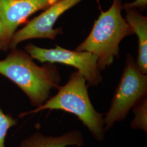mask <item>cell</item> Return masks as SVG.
I'll return each instance as SVG.
<instances>
[{
	"label": "cell",
	"mask_w": 147,
	"mask_h": 147,
	"mask_svg": "<svg viewBox=\"0 0 147 147\" xmlns=\"http://www.w3.org/2000/svg\"><path fill=\"white\" fill-rule=\"evenodd\" d=\"M0 74L17 85L36 108L49 99L51 90L57 88L61 81L54 64L46 63L39 67L26 52L17 48L0 60Z\"/></svg>",
	"instance_id": "obj_1"
},
{
	"label": "cell",
	"mask_w": 147,
	"mask_h": 147,
	"mask_svg": "<svg viewBox=\"0 0 147 147\" xmlns=\"http://www.w3.org/2000/svg\"><path fill=\"white\" fill-rule=\"evenodd\" d=\"M122 0H113L106 11L101 9L89 35L75 50L92 53L98 57L100 70L110 67L119 55V44L134 32L121 16Z\"/></svg>",
	"instance_id": "obj_2"
},
{
	"label": "cell",
	"mask_w": 147,
	"mask_h": 147,
	"mask_svg": "<svg viewBox=\"0 0 147 147\" xmlns=\"http://www.w3.org/2000/svg\"><path fill=\"white\" fill-rule=\"evenodd\" d=\"M57 88V93L42 105L30 112L22 113L20 116L45 110H62L78 117L96 140L102 141L106 131L103 115L95 110L90 101L84 76L78 71H75L66 84Z\"/></svg>",
	"instance_id": "obj_3"
},
{
	"label": "cell",
	"mask_w": 147,
	"mask_h": 147,
	"mask_svg": "<svg viewBox=\"0 0 147 147\" xmlns=\"http://www.w3.org/2000/svg\"><path fill=\"white\" fill-rule=\"evenodd\" d=\"M125 65L109 110L104 118L105 130L124 120L132 108L147 98V74L142 73L133 56L127 54Z\"/></svg>",
	"instance_id": "obj_4"
},
{
	"label": "cell",
	"mask_w": 147,
	"mask_h": 147,
	"mask_svg": "<svg viewBox=\"0 0 147 147\" xmlns=\"http://www.w3.org/2000/svg\"><path fill=\"white\" fill-rule=\"evenodd\" d=\"M25 49L32 58L42 63H61L76 68L91 86H97L102 81L98 57L92 53L69 50L59 45L45 49L31 43L27 44Z\"/></svg>",
	"instance_id": "obj_5"
},
{
	"label": "cell",
	"mask_w": 147,
	"mask_h": 147,
	"mask_svg": "<svg viewBox=\"0 0 147 147\" xmlns=\"http://www.w3.org/2000/svg\"><path fill=\"white\" fill-rule=\"evenodd\" d=\"M82 0H59L27 23L26 26L16 32L11 38L8 49L16 48L25 40L31 39H55L63 33L62 28H55V22L64 12L78 4Z\"/></svg>",
	"instance_id": "obj_6"
},
{
	"label": "cell",
	"mask_w": 147,
	"mask_h": 147,
	"mask_svg": "<svg viewBox=\"0 0 147 147\" xmlns=\"http://www.w3.org/2000/svg\"><path fill=\"white\" fill-rule=\"evenodd\" d=\"M59 0H0V15L4 31L0 38V51H7L17 28L38 11L45 10Z\"/></svg>",
	"instance_id": "obj_7"
},
{
	"label": "cell",
	"mask_w": 147,
	"mask_h": 147,
	"mask_svg": "<svg viewBox=\"0 0 147 147\" xmlns=\"http://www.w3.org/2000/svg\"><path fill=\"white\" fill-rule=\"evenodd\" d=\"M125 20L138 37L137 65L142 73L147 74V18L136 9H126Z\"/></svg>",
	"instance_id": "obj_8"
},
{
	"label": "cell",
	"mask_w": 147,
	"mask_h": 147,
	"mask_svg": "<svg viewBox=\"0 0 147 147\" xmlns=\"http://www.w3.org/2000/svg\"><path fill=\"white\" fill-rule=\"evenodd\" d=\"M84 144V140L81 132L73 130L59 136H47L36 132L24 140L19 147H80Z\"/></svg>",
	"instance_id": "obj_9"
},
{
	"label": "cell",
	"mask_w": 147,
	"mask_h": 147,
	"mask_svg": "<svg viewBox=\"0 0 147 147\" xmlns=\"http://www.w3.org/2000/svg\"><path fill=\"white\" fill-rule=\"evenodd\" d=\"M134 113L135 118L132 121L131 127L134 129L142 130L147 132V98L134 107Z\"/></svg>",
	"instance_id": "obj_10"
},
{
	"label": "cell",
	"mask_w": 147,
	"mask_h": 147,
	"mask_svg": "<svg viewBox=\"0 0 147 147\" xmlns=\"http://www.w3.org/2000/svg\"><path fill=\"white\" fill-rule=\"evenodd\" d=\"M17 119L5 114L0 107V147H5V140L9 129L17 124Z\"/></svg>",
	"instance_id": "obj_11"
},
{
	"label": "cell",
	"mask_w": 147,
	"mask_h": 147,
	"mask_svg": "<svg viewBox=\"0 0 147 147\" xmlns=\"http://www.w3.org/2000/svg\"><path fill=\"white\" fill-rule=\"evenodd\" d=\"M147 5V0H135L132 2L125 3L122 5V9H139L141 11H144Z\"/></svg>",
	"instance_id": "obj_12"
},
{
	"label": "cell",
	"mask_w": 147,
	"mask_h": 147,
	"mask_svg": "<svg viewBox=\"0 0 147 147\" xmlns=\"http://www.w3.org/2000/svg\"><path fill=\"white\" fill-rule=\"evenodd\" d=\"M3 31H4L3 24V21H2L1 16L0 15V38L2 37V35H3Z\"/></svg>",
	"instance_id": "obj_13"
}]
</instances>
